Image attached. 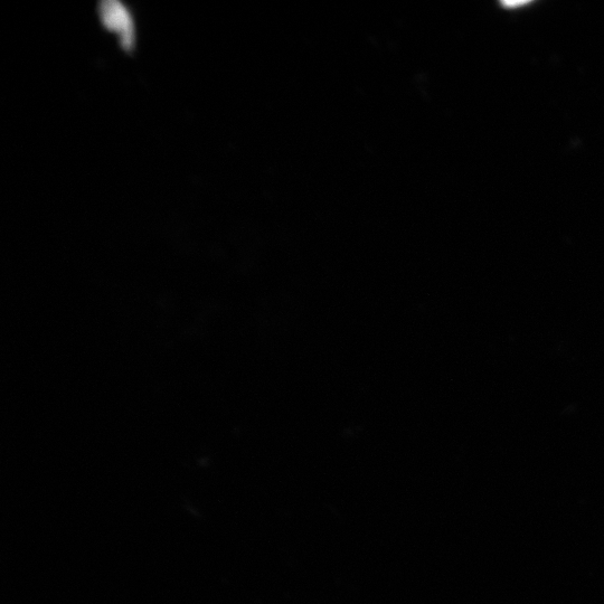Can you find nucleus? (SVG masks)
Here are the masks:
<instances>
[{
	"label": "nucleus",
	"mask_w": 604,
	"mask_h": 604,
	"mask_svg": "<svg viewBox=\"0 0 604 604\" xmlns=\"http://www.w3.org/2000/svg\"><path fill=\"white\" fill-rule=\"evenodd\" d=\"M525 4H527V3L526 2H512V3L508 2V3H505V5L508 6V7L522 6V5H525Z\"/></svg>",
	"instance_id": "2"
},
{
	"label": "nucleus",
	"mask_w": 604,
	"mask_h": 604,
	"mask_svg": "<svg viewBox=\"0 0 604 604\" xmlns=\"http://www.w3.org/2000/svg\"><path fill=\"white\" fill-rule=\"evenodd\" d=\"M101 22L107 30L119 36L120 44L127 52L135 47V23L128 8L117 0H106L99 7Z\"/></svg>",
	"instance_id": "1"
}]
</instances>
